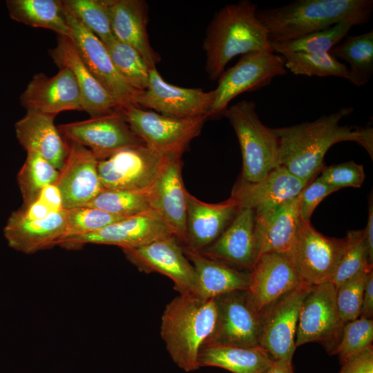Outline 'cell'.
<instances>
[{
  "label": "cell",
  "instance_id": "6da1fadb",
  "mask_svg": "<svg viewBox=\"0 0 373 373\" xmlns=\"http://www.w3.org/2000/svg\"><path fill=\"white\" fill-rule=\"evenodd\" d=\"M353 111L351 106L324 115L313 122L271 128L278 140L279 166L309 184L324 167L329 149L341 142H355L373 158V130L340 125Z\"/></svg>",
  "mask_w": 373,
  "mask_h": 373
},
{
  "label": "cell",
  "instance_id": "7a4b0ae2",
  "mask_svg": "<svg viewBox=\"0 0 373 373\" xmlns=\"http://www.w3.org/2000/svg\"><path fill=\"white\" fill-rule=\"evenodd\" d=\"M372 0H297L276 8L257 10L270 44L294 40L336 23L368 21Z\"/></svg>",
  "mask_w": 373,
  "mask_h": 373
},
{
  "label": "cell",
  "instance_id": "3957f363",
  "mask_svg": "<svg viewBox=\"0 0 373 373\" xmlns=\"http://www.w3.org/2000/svg\"><path fill=\"white\" fill-rule=\"evenodd\" d=\"M257 5L240 1L220 8L208 26L204 39L206 71L216 80L236 56L254 51L274 52L266 28L257 17Z\"/></svg>",
  "mask_w": 373,
  "mask_h": 373
},
{
  "label": "cell",
  "instance_id": "277c9868",
  "mask_svg": "<svg viewBox=\"0 0 373 373\" xmlns=\"http://www.w3.org/2000/svg\"><path fill=\"white\" fill-rule=\"evenodd\" d=\"M216 298L204 299L192 294H180L164 310L160 334L174 363L186 372L199 368L202 346L216 325Z\"/></svg>",
  "mask_w": 373,
  "mask_h": 373
},
{
  "label": "cell",
  "instance_id": "5b68a950",
  "mask_svg": "<svg viewBox=\"0 0 373 373\" xmlns=\"http://www.w3.org/2000/svg\"><path fill=\"white\" fill-rule=\"evenodd\" d=\"M238 140L242 173L240 180L254 182L279 166L278 140L262 123L253 101L242 100L225 111Z\"/></svg>",
  "mask_w": 373,
  "mask_h": 373
},
{
  "label": "cell",
  "instance_id": "8992f818",
  "mask_svg": "<svg viewBox=\"0 0 373 373\" xmlns=\"http://www.w3.org/2000/svg\"><path fill=\"white\" fill-rule=\"evenodd\" d=\"M285 62L283 56L274 52L254 51L242 55L218 79L209 117L224 115L229 102L240 94L265 87L276 77L285 75Z\"/></svg>",
  "mask_w": 373,
  "mask_h": 373
},
{
  "label": "cell",
  "instance_id": "52a82bcc",
  "mask_svg": "<svg viewBox=\"0 0 373 373\" xmlns=\"http://www.w3.org/2000/svg\"><path fill=\"white\" fill-rule=\"evenodd\" d=\"M131 131L149 147L163 154H182L198 136L208 116L178 118L131 106L122 110Z\"/></svg>",
  "mask_w": 373,
  "mask_h": 373
},
{
  "label": "cell",
  "instance_id": "ba28073f",
  "mask_svg": "<svg viewBox=\"0 0 373 373\" xmlns=\"http://www.w3.org/2000/svg\"><path fill=\"white\" fill-rule=\"evenodd\" d=\"M166 158V154L146 145L121 149L98 160L102 184L105 189L150 190Z\"/></svg>",
  "mask_w": 373,
  "mask_h": 373
},
{
  "label": "cell",
  "instance_id": "9c48e42d",
  "mask_svg": "<svg viewBox=\"0 0 373 373\" xmlns=\"http://www.w3.org/2000/svg\"><path fill=\"white\" fill-rule=\"evenodd\" d=\"M346 244L345 238L325 236L301 220L289 254L302 282L309 286L329 282Z\"/></svg>",
  "mask_w": 373,
  "mask_h": 373
},
{
  "label": "cell",
  "instance_id": "30bf717a",
  "mask_svg": "<svg viewBox=\"0 0 373 373\" xmlns=\"http://www.w3.org/2000/svg\"><path fill=\"white\" fill-rule=\"evenodd\" d=\"M343 327L335 286L330 282L311 286L300 312L296 347L320 342L332 354L341 338Z\"/></svg>",
  "mask_w": 373,
  "mask_h": 373
},
{
  "label": "cell",
  "instance_id": "8fae6325",
  "mask_svg": "<svg viewBox=\"0 0 373 373\" xmlns=\"http://www.w3.org/2000/svg\"><path fill=\"white\" fill-rule=\"evenodd\" d=\"M57 128L66 140L86 147L98 160L125 148L146 145L131 131L122 110Z\"/></svg>",
  "mask_w": 373,
  "mask_h": 373
},
{
  "label": "cell",
  "instance_id": "7c38bea8",
  "mask_svg": "<svg viewBox=\"0 0 373 373\" xmlns=\"http://www.w3.org/2000/svg\"><path fill=\"white\" fill-rule=\"evenodd\" d=\"M310 287L302 283L262 316L259 345L274 361L292 364L300 312Z\"/></svg>",
  "mask_w": 373,
  "mask_h": 373
},
{
  "label": "cell",
  "instance_id": "4fadbf2b",
  "mask_svg": "<svg viewBox=\"0 0 373 373\" xmlns=\"http://www.w3.org/2000/svg\"><path fill=\"white\" fill-rule=\"evenodd\" d=\"M66 16L70 29L69 37L75 44L84 62L119 108L122 111L131 106H137L136 99L141 91L135 90L122 79L106 46L66 8Z\"/></svg>",
  "mask_w": 373,
  "mask_h": 373
},
{
  "label": "cell",
  "instance_id": "5bb4252c",
  "mask_svg": "<svg viewBox=\"0 0 373 373\" xmlns=\"http://www.w3.org/2000/svg\"><path fill=\"white\" fill-rule=\"evenodd\" d=\"M122 251L127 260L140 271L161 274L173 281L180 294L196 295L195 271L174 236Z\"/></svg>",
  "mask_w": 373,
  "mask_h": 373
},
{
  "label": "cell",
  "instance_id": "9a60e30c",
  "mask_svg": "<svg viewBox=\"0 0 373 373\" xmlns=\"http://www.w3.org/2000/svg\"><path fill=\"white\" fill-rule=\"evenodd\" d=\"M303 283L289 254H261L249 272L247 301L260 316L288 293Z\"/></svg>",
  "mask_w": 373,
  "mask_h": 373
},
{
  "label": "cell",
  "instance_id": "2e32d148",
  "mask_svg": "<svg viewBox=\"0 0 373 373\" xmlns=\"http://www.w3.org/2000/svg\"><path fill=\"white\" fill-rule=\"evenodd\" d=\"M213 92L179 87L166 82L156 68L150 70L149 84L137 95V106L178 118L209 117Z\"/></svg>",
  "mask_w": 373,
  "mask_h": 373
},
{
  "label": "cell",
  "instance_id": "e0dca14e",
  "mask_svg": "<svg viewBox=\"0 0 373 373\" xmlns=\"http://www.w3.org/2000/svg\"><path fill=\"white\" fill-rule=\"evenodd\" d=\"M173 236L164 221L155 212L126 218L98 231L69 238L59 246L75 249L86 244L115 245L120 248H135L157 240Z\"/></svg>",
  "mask_w": 373,
  "mask_h": 373
},
{
  "label": "cell",
  "instance_id": "ac0fdd59",
  "mask_svg": "<svg viewBox=\"0 0 373 373\" xmlns=\"http://www.w3.org/2000/svg\"><path fill=\"white\" fill-rule=\"evenodd\" d=\"M66 141L67 156L55 185L61 197L63 209L69 210L86 206L104 189L99 176L96 156L86 147Z\"/></svg>",
  "mask_w": 373,
  "mask_h": 373
},
{
  "label": "cell",
  "instance_id": "d6986e66",
  "mask_svg": "<svg viewBox=\"0 0 373 373\" xmlns=\"http://www.w3.org/2000/svg\"><path fill=\"white\" fill-rule=\"evenodd\" d=\"M216 298L218 306L216 325L206 343L260 346L262 316L249 305L245 291L230 292Z\"/></svg>",
  "mask_w": 373,
  "mask_h": 373
},
{
  "label": "cell",
  "instance_id": "ffe728a7",
  "mask_svg": "<svg viewBox=\"0 0 373 373\" xmlns=\"http://www.w3.org/2000/svg\"><path fill=\"white\" fill-rule=\"evenodd\" d=\"M52 77L34 75L19 102L26 111L57 115L66 111H82V97L76 79L67 68H59Z\"/></svg>",
  "mask_w": 373,
  "mask_h": 373
},
{
  "label": "cell",
  "instance_id": "44dd1931",
  "mask_svg": "<svg viewBox=\"0 0 373 373\" xmlns=\"http://www.w3.org/2000/svg\"><path fill=\"white\" fill-rule=\"evenodd\" d=\"M186 192L182 176V154H166L165 163L152 188V206L178 242L184 246Z\"/></svg>",
  "mask_w": 373,
  "mask_h": 373
},
{
  "label": "cell",
  "instance_id": "7402d4cb",
  "mask_svg": "<svg viewBox=\"0 0 373 373\" xmlns=\"http://www.w3.org/2000/svg\"><path fill=\"white\" fill-rule=\"evenodd\" d=\"M48 53L56 66L73 73L82 97V111L90 117H98L120 110L117 104L93 75L75 44L68 36L59 35L55 46Z\"/></svg>",
  "mask_w": 373,
  "mask_h": 373
},
{
  "label": "cell",
  "instance_id": "603a6c76",
  "mask_svg": "<svg viewBox=\"0 0 373 373\" xmlns=\"http://www.w3.org/2000/svg\"><path fill=\"white\" fill-rule=\"evenodd\" d=\"M255 226V211L247 208L239 209L220 236L199 252L212 259L251 271L260 257Z\"/></svg>",
  "mask_w": 373,
  "mask_h": 373
},
{
  "label": "cell",
  "instance_id": "cb8c5ba5",
  "mask_svg": "<svg viewBox=\"0 0 373 373\" xmlns=\"http://www.w3.org/2000/svg\"><path fill=\"white\" fill-rule=\"evenodd\" d=\"M307 184L278 166L258 181L239 180L232 190L231 198L239 209H251L258 213L296 198Z\"/></svg>",
  "mask_w": 373,
  "mask_h": 373
},
{
  "label": "cell",
  "instance_id": "d4e9b609",
  "mask_svg": "<svg viewBox=\"0 0 373 373\" xmlns=\"http://www.w3.org/2000/svg\"><path fill=\"white\" fill-rule=\"evenodd\" d=\"M239 208L232 198L207 203L186 192V242L184 247L202 251L211 245L233 220Z\"/></svg>",
  "mask_w": 373,
  "mask_h": 373
},
{
  "label": "cell",
  "instance_id": "484cf974",
  "mask_svg": "<svg viewBox=\"0 0 373 373\" xmlns=\"http://www.w3.org/2000/svg\"><path fill=\"white\" fill-rule=\"evenodd\" d=\"M299 202L298 195L256 213V238L260 256L266 253L290 252L301 221Z\"/></svg>",
  "mask_w": 373,
  "mask_h": 373
},
{
  "label": "cell",
  "instance_id": "4316f807",
  "mask_svg": "<svg viewBox=\"0 0 373 373\" xmlns=\"http://www.w3.org/2000/svg\"><path fill=\"white\" fill-rule=\"evenodd\" d=\"M111 29L115 39L135 48L150 69L160 61L147 31L149 8L142 0H109Z\"/></svg>",
  "mask_w": 373,
  "mask_h": 373
},
{
  "label": "cell",
  "instance_id": "83f0119b",
  "mask_svg": "<svg viewBox=\"0 0 373 373\" xmlns=\"http://www.w3.org/2000/svg\"><path fill=\"white\" fill-rule=\"evenodd\" d=\"M55 115L35 111L26 115L15 124L16 137L26 152H35L60 171L68 153V144L55 124Z\"/></svg>",
  "mask_w": 373,
  "mask_h": 373
},
{
  "label": "cell",
  "instance_id": "f1b7e54d",
  "mask_svg": "<svg viewBox=\"0 0 373 373\" xmlns=\"http://www.w3.org/2000/svg\"><path fill=\"white\" fill-rule=\"evenodd\" d=\"M66 229V210L62 209L37 220H19L10 216L3 234L11 248L32 254L58 246Z\"/></svg>",
  "mask_w": 373,
  "mask_h": 373
},
{
  "label": "cell",
  "instance_id": "f546056e",
  "mask_svg": "<svg viewBox=\"0 0 373 373\" xmlns=\"http://www.w3.org/2000/svg\"><path fill=\"white\" fill-rule=\"evenodd\" d=\"M183 249L197 275L196 296L211 299L230 292L247 290L249 273L235 269L199 251L186 247Z\"/></svg>",
  "mask_w": 373,
  "mask_h": 373
},
{
  "label": "cell",
  "instance_id": "4dcf8cb0",
  "mask_svg": "<svg viewBox=\"0 0 373 373\" xmlns=\"http://www.w3.org/2000/svg\"><path fill=\"white\" fill-rule=\"evenodd\" d=\"M200 367H218L232 373H261L274 362L261 347L206 343L200 350Z\"/></svg>",
  "mask_w": 373,
  "mask_h": 373
},
{
  "label": "cell",
  "instance_id": "1f68e13d",
  "mask_svg": "<svg viewBox=\"0 0 373 373\" xmlns=\"http://www.w3.org/2000/svg\"><path fill=\"white\" fill-rule=\"evenodd\" d=\"M6 3L12 19L28 26L50 30L58 36L69 37L63 1L8 0Z\"/></svg>",
  "mask_w": 373,
  "mask_h": 373
},
{
  "label": "cell",
  "instance_id": "d6a6232c",
  "mask_svg": "<svg viewBox=\"0 0 373 373\" xmlns=\"http://www.w3.org/2000/svg\"><path fill=\"white\" fill-rule=\"evenodd\" d=\"M329 53L350 64L346 79L356 86H365L373 73V30L347 36Z\"/></svg>",
  "mask_w": 373,
  "mask_h": 373
},
{
  "label": "cell",
  "instance_id": "836d02e7",
  "mask_svg": "<svg viewBox=\"0 0 373 373\" xmlns=\"http://www.w3.org/2000/svg\"><path fill=\"white\" fill-rule=\"evenodd\" d=\"M150 190L104 189L86 206H91L111 214L130 218L155 212Z\"/></svg>",
  "mask_w": 373,
  "mask_h": 373
},
{
  "label": "cell",
  "instance_id": "e575fe53",
  "mask_svg": "<svg viewBox=\"0 0 373 373\" xmlns=\"http://www.w3.org/2000/svg\"><path fill=\"white\" fill-rule=\"evenodd\" d=\"M59 171L35 152H27L26 158L17 175L23 198V207L32 203L48 186L55 184Z\"/></svg>",
  "mask_w": 373,
  "mask_h": 373
},
{
  "label": "cell",
  "instance_id": "d590c367",
  "mask_svg": "<svg viewBox=\"0 0 373 373\" xmlns=\"http://www.w3.org/2000/svg\"><path fill=\"white\" fill-rule=\"evenodd\" d=\"M358 25L356 21L347 20L294 40L271 45L274 52L280 55L287 52H329L347 37L352 27Z\"/></svg>",
  "mask_w": 373,
  "mask_h": 373
},
{
  "label": "cell",
  "instance_id": "8d00e7d4",
  "mask_svg": "<svg viewBox=\"0 0 373 373\" xmlns=\"http://www.w3.org/2000/svg\"><path fill=\"white\" fill-rule=\"evenodd\" d=\"M105 46L122 79L137 91L146 90L151 69L142 55L131 46L115 39Z\"/></svg>",
  "mask_w": 373,
  "mask_h": 373
},
{
  "label": "cell",
  "instance_id": "74e56055",
  "mask_svg": "<svg viewBox=\"0 0 373 373\" xmlns=\"http://www.w3.org/2000/svg\"><path fill=\"white\" fill-rule=\"evenodd\" d=\"M63 3L67 10L104 45L115 39L109 0H64Z\"/></svg>",
  "mask_w": 373,
  "mask_h": 373
},
{
  "label": "cell",
  "instance_id": "f35d334b",
  "mask_svg": "<svg viewBox=\"0 0 373 373\" xmlns=\"http://www.w3.org/2000/svg\"><path fill=\"white\" fill-rule=\"evenodd\" d=\"M280 55L285 58V68L294 75L347 77L348 68L329 52H287Z\"/></svg>",
  "mask_w": 373,
  "mask_h": 373
},
{
  "label": "cell",
  "instance_id": "ab89813d",
  "mask_svg": "<svg viewBox=\"0 0 373 373\" xmlns=\"http://www.w3.org/2000/svg\"><path fill=\"white\" fill-rule=\"evenodd\" d=\"M345 238V249L329 281L335 287L361 271L373 270L364 230L349 231Z\"/></svg>",
  "mask_w": 373,
  "mask_h": 373
},
{
  "label": "cell",
  "instance_id": "60d3db41",
  "mask_svg": "<svg viewBox=\"0 0 373 373\" xmlns=\"http://www.w3.org/2000/svg\"><path fill=\"white\" fill-rule=\"evenodd\" d=\"M124 218L91 206L66 210V229L59 245L65 239L93 233Z\"/></svg>",
  "mask_w": 373,
  "mask_h": 373
},
{
  "label": "cell",
  "instance_id": "b9f144b4",
  "mask_svg": "<svg viewBox=\"0 0 373 373\" xmlns=\"http://www.w3.org/2000/svg\"><path fill=\"white\" fill-rule=\"evenodd\" d=\"M370 271H361L336 287V305L343 326L361 315L365 287Z\"/></svg>",
  "mask_w": 373,
  "mask_h": 373
},
{
  "label": "cell",
  "instance_id": "7bdbcfd3",
  "mask_svg": "<svg viewBox=\"0 0 373 373\" xmlns=\"http://www.w3.org/2000/svg\"><path fill=\"white\" fill-rule=\"evenodd\" d=\"M372 341L373 320L359 317L343 326L341 338L331 354L337 355L341 363L372 345Z\"/></svg>",
  "mask_w": 373,
  "mask_h": 373
},
{
  "label": "cell",
  "instance_id": "ee69618b",
  "mask_svg": "<svg viewBox=\"0 0 373 373\" xmlns=\"http://www.w3.org/2000/svg\"><path fill=\"white\" fill-rule=\"evenodd\" d=\"M64 209L60 193L55 184L46 186L30 204L12 212L10 217L19 220H37Z\"/></svg>",
  "mask_w": 373,
  "mask_h": 373
},
{
  "label": "cell",
  "instance_id": "f6af8a7d",
  "mask_svg": "<svg viewBox=\"0 0 373 373\" xmlns=\"http://www.w3.org/2000/svg\"><path fill=\"white\" fill-rule=\"evenodd\" d=\"M318 177L323 182L339 190L343 187H361L365 178L363 166L353 161L325 166Z\"/></svg>",
  "mask_w": 373,
  "mask_h": 373
},
{
  "label": "cell",
  "instance_id": "bcb514c9",
  "mask_svg": "<svg viewBox=\"0 0 373 373\" xmlns=\"http://www.w3.org/2000/svg\"><path fill=\"white\" fill-rule=\"evenodd\" d=\"M338 191L323 182L319 178L311 181L299 194V211L302 220L310 221L318 204L328 195Z\"/></svg>",
  "mask_w": 373,
  "mask_h": 373
},
{
  "label": "cell",
  "instance_id": "7dc6e473",
  "mask_svg": "<svg viewBox=\"0 0 373 373\" xmlns=\"http://www.w3.org/2000/svg\"><path fill=\"white\" fill-rule=\"evenodd\" d=\"M339 373H373L372 345L342 362Z\"/></svg>",
  "mask_w": 373,
  "mask_h": 373
},
{
  "label": "cell",
  "instance_id": "c3c4849f",
  "mask_svg": "<svg viewBox=\"0 0 373 373\" xmlns=\"http://www.w3.org/2000/svg\"><path fill=\"white\" fill-rule=\"evenodd\" d=\"M373 316V270L367 276L359 317L372 319Z\"/></svg>",
  "mask_w": 373,
  "mask_h": 373
},
{
  "label": "cell",
  "instance_id": "681fc988",
  "mask_svg": "<svg viewBox=\"0 0 373 373\" xmlns=\"http://www.w3.org/2000/svg\"><path fill=\"white\" fill-rule=\"evenodd\" d=\"M364 230L366 243L368 247L370 259L373 262V202L372 195L370 198L368 207V218L366 227Z\"/></svg>",
  "mask_w": 373,
  "mask_h": 373
},
{
  "label": "cell",
  "instance_id": "f907efd6",
  "mask_svg": "<svg viewBox=\"0 0 373 373\" xmlns=\"http://www.w3.org/2000/svg\"><path fill=\"white\" fill-rule=\"evenodd\" d=\"M261 373H294L292 364L274 361L273 363Z\"/></svg>",
  "mask_w": 373,
  "mask_h": 373
}]
</instances>
